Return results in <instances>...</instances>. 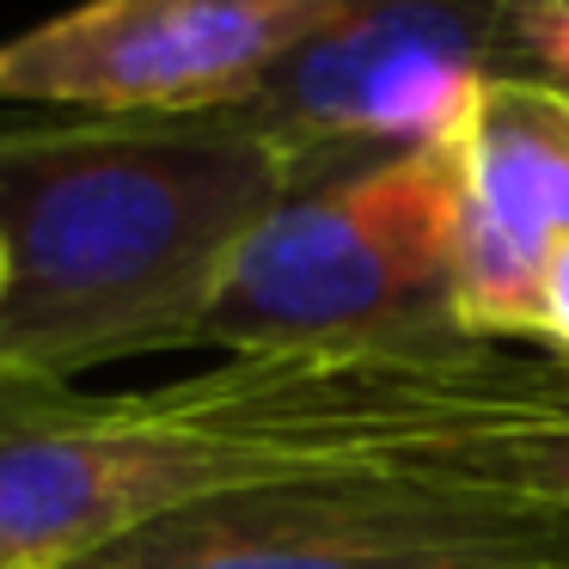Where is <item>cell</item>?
<instances>
[{"instance_id": "4", "label": "cell", "mask_w": 569, "mask_h": 569, "mask_svg": "<svg viewBox=\"0 0 569 569\" xmlns=\"http://www.w3.org/2000/svg\"><path fill=\"white\" fill-rule=\"evenodd\" d=\"M56 569H569V508L471 471H349L178 508Z\"/></svg>"}, {"instance_id": "12", "label": "cell", "mask_w": 569, "mask_h": 569, "mask_svg": "<svg viewBox=\"0 0 569 569\" xmlns=\"http://www.w3.org/2000/svg\"><path fill=\"white\" fill-rule=\"evenodd\" d=\"M563 368H569V361H563Z\"/></svg>"}, {"instance_id": "9", "label": "cell", "mask_w": 569, "mask_h": 569, "mask_svg": "<svg viewBox=\"0 0 569 569\" xmlns=\"http://www.w3.org/2000/svg\"><path fill=\"white\" fill-rule=\"evenodd\" d=\"M539 343L545 356L569 361V239L545 258V282H539Z\"/></svg>"}, {"instance_id": "11", "label": "cell", "mask_w": 569, "mask_h": 569, "mask_svg": "<svg viewBox=\"0 0 569 569\" xmlns=\"http://www.w3.org/2000/svg\"><path fill=\"white\" fill-rule=\"evenodd\" d=\"M0 288H7V258H0Z\"/></svg>"}, {"instance_id": "8", "label": "cell", "mask_w": 569, "mask_h": 569, "mask_svg": "<svg viewBox=\"0 0 569 569\" xmlns=\"http://www.w3.org/2000/svg\"><path fill=\"white\" fill-rule=\"evenodd\" d=\"M466 471L483 483H515L527 496H545V502L569 508V417L539 429V435H520V441L483 447Z\"/></svg>"}, {"instance_id": "2", "label": "cell", "mask_w": 569, "mask_h": 569, "mask_svg": "<svg viewBox=\"0 0 569 569\" xmlns=\"http://www.w3.org/2000/svg\"><path fill=\"white\" fill-rule=\"evenodd\" d=\"M295 160L239 111L0 123V380L197 349Z\"/></svg>"}, {"instance_id": "7", "label": "cell", "mask_w": 569, "mask_h": 569, "mask_svg": "<svg viewBox=\"0 0 569 569\" xmlns=\"http://www.w3.org/2000/svg\"><path fill=\"white\" fill-rule=\"evenodd\" d=\"M453 319L490 343H539L545 258L569 239V92L502 74L447 136Z\"/></svg>"}, {"instance_id": "3", "label": "cell", "mask_w": 569, "mask_h": 569, "mask_svg": "<svg viewBox=\"0 0 569 569\" xmlns=\"http://www.w3.org/2000/svg\"><path fill=\"white\" fill-rule=\"evenodd\" d=\"M435 331H466L453 319L447 141L288 190L227 263L197 349L300 356Z\"/></svg>"}, {"instance_id": "6", "label": "cell", "mask_w": 569, "mask_h": 569, "mask_svg": "<svg viewBox=\"0 0 569 569\" xmlns=\"http://www.w3.org/2000/svg\"><path fill=\"white\" fill-rule=\"evenodd\" d=\"M343 0H87L0 43V104L74 117L239 111Z\"/></svg>"}, {"instance_id": "10", "label": "cell", "mask_w": 569, "mask_h": 569, "mask_svg": "<svg viewBox=\"0 0 569 569\" xmlns=\"http://www.w3.org/2000/svg\"><path fill=\"white\" fill-rule=\"evenodd\" d=\"M19 569H56V563H19Z\"/></svg>"}, {"instance_id": "5", "label": "cell", "mask_w": 569, "mask_h": 569, "mask_svg": "<svg viewBox=\"0 0 569 569\" xmlns=\"http://www.w3.org/2000/svg\"><path fill=\"white\" fill-rule=\"evenodd\" d=\"M520 13L527 0H343L239 117L288 148L295 190L435 148L490 80H527Z\"/></svg>"}, {"instance_id": "1", "label": "cell", "mask_w": 569, "mask_h": 569, "mask_svg": "<svg viewBox=\"0 0 569 569\" xmlns=\"http://www.w3.org/2000/svg\"><path fill=\"white\" fill-rule=\"evenodd\" d=\"M569 417L563 356L471 331L227 356L148 392L0 380V569L68 563L178 508L349 471H466Z\"/></svg>"}]
</instances>
